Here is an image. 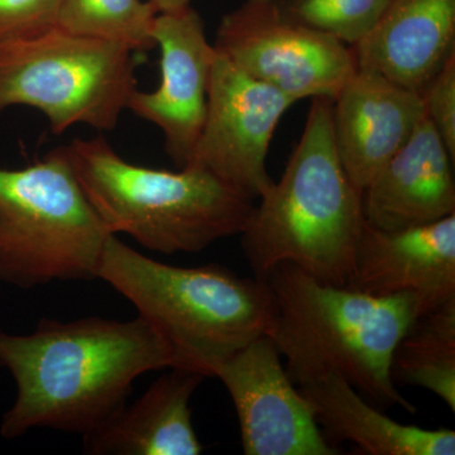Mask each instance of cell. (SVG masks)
<instances>
[{
    "mask_svg": "<svg viewBox=\"0 0 455 455\" xmlns=\"http://www.w3.org/2000/svg\"><path fill=\"white\" fill-rule=\"evenodd\" d=\"M0 367L16 379V403L0 434L35 427L84 435L127 403L140 376L172 367L169 347L142 317L41 319L32 334L0 331Z\"/></svg>",
    "mask_w": 455,
    "mask_h": 455,
    "instance_id": "6da1fadb",
    "label": "cell"
},
{
    "mask_svg": "<svg viewBox=\"0 0 455 455\" xmlns=\"http://www.w3.org/2000/svg\"><path fill=\"white\" fill-rule=\"evenodd\" d=\"M241 233L254 277L290 263L323 283L349 286L362 227V193L341 166L331 99H313L301 139L278 182Z\"/></svg>",
    "mask_w": 455,
    "mask_h": 455,
    "instance_id": "7a4b0ae2",
    "label": "cell"
},
{
    "mask_svg": "<svg viewBox=\"0 0 455 455\" xmlns=\"http://www.w3.org/2000/svg\"><path fill=\"white\" fill-rule=\"evenodd\" d=\"M98 278L128 299L169 347L172 367L214 377L236 350L271 333L275 305L266 280L223 266L178 267L110 235Z\"/></svg>",
    "mask_w": 455,
    "mask_h": 455,
    "instance_id": "3957f363",
    "label": "cell"
},
{
    "mask_svg": "<svg viewBox=\"0 0 455 455\" xmlns=\"http://www.w3.org/2000/svg\"><path fill=\"white\" fill-rule=\"evenodd\" d=\"M265 280L275 305L269 335L289 374L329 368L377 405L414 414L392 377L395 349L420 317L412 296L371 295L323 283L290 263Z\"/></svg>",
    "mask_w": 455,
    "mask_h": 455,
    "instance_id": "277c9868",
    "label": "cell"
},
{
    "mask_svg": "<svg viewBox=\"0 0 455 455\" xmlns=\"http://www.w3.org/2000/svg\"><path fill=\"white\" fill-rule=\"evenodd\" d=\"M60 149L108 230L155 252H202L241 235L253 211L254 200L202 167L128 163L104 137L74 140Z\"/></svg>",
    "mask_w": 455,
    "mask_h": 455,
    "instance_id": "5b68a950",
    "label": "cell"
},
{
    "mask_svg": "<svg viewBox=\"0 0 455 455\" xmlns=\"http://www.w3.org/2000/svg\"><path fill=\"white\" fill-rule=\"evenodd\" d=\"M110 235L60 147L25 169H0V283L97 280Z\"/></svg>",
    "mask_w": 455,
    "mask_h": 455,
    "instance_id": "8992f818",
    "label": "cell"
},
{
    "mask_svg": "<svg viewBox=\"0 0 455 455\" xmlns=\"http://www.w3.org/2000/svg\"><path fill=\"white\" fill-rule=\"evenodd\" d=\"M134 51L56 28L0 47V113L40 110L56 136L84 124L112 131L137 86Z\"/></svg>",
    "mask_w": 455,
    "mask_h": 455,
    "instance_id": "52a82bcc",
    "label": "cell"
},
{
    "mask_svg": "<svg viewBox=\"0 0 455 455\" xmlns=\"http://www.w3.org/2000/svg\"><path fill=\"white\" fill-rule=\"evenodd\" d=\"M212 44L230 64L295 103L333 100L357 70L352 47L295 20L281 0H243L221 18Z\"/></svg>",
    "mask_w": 455,
    "mask_h": 455,
    "instance_id": "ba28073f",
    "label": "cell"
},
{
    "mask_svg": "<svg viewBox=\"0 0 455 455\" xmlns=\"http://www.w3.org/2000/svg\"><path fill=\"white\" fill-rule=\"evenodd\" d=\"M293 104L280 90L253 79L218 53L202 133L188 164L259 199L274 184L267 170L272 137Z\"/></svg>",
    "mask_w": 455,
    "mask_h": 455,
    "instance_id": "9c48e42d",
    "label": "cell"
},
{
    "mask_svg": "<svg viewBox=\"0 0 455 455\" xmlns=\"http://www.w3.org/2000/svg\"><path fill=\"white\" fill-rule=\"evenodd\" d=\"M271 335L236 350L215 371L235 403L247 455H335L313 407L292 381Z\"/></svg>",
    "mask_w": 455,
    "mask_h": 455,
    "instance_id": "30bf717a",
    "label": "cell"
},
{
    "mask_svg": "<svg viewBox=\"0 0 455 455\" xmlns=\"http://www.w3.org/2000/svg\"><path fill=\"white\" fill-rule=\"evenodd\" d=\"M152 37L160 49V84L152 92L134 90L127 110L160 128L167 156L182 169L202 133L218 52L193 7L157 14Z\"/></svg>",
    "mask_w": 455,
    "mask_h": 455,
    "instance_id": "8fae6325",
    "label": "cell"
},
{
    "mask_svg": "<svg viewBox=\"0 0 455 455\" xmlns=\"http://www.w3.org/2000/svg\"><path fill=\"white\" fill-rule=\"evenodd\" d=\"M349 287L371 295H409L420 316L455 299V214L400 230L364 220Z\"/></svg>",
    "mask_w": 455,
    "mask_h": 455,
    "instance_id": "7c38bea8",
    "label": "cell"
},
{
    "mask_svg": "<svg viewBox=\"0 0 455 455\" xmlns=\"http://www.w3.org/2000/svg\"><path fill=\"white\" fill-rule=\"evenodd\" d=\"M424 116L421 95L382 75L357 68L347 80L331 100V127L341 166L361 193Z\"/></svg>",
    "mask_w": 455,
    "mask_h": 455,
    "instance_id": "4fadbf2b",
    "label": "cell"
},
{
    "mask_svg": "<svg viewBox=\"0 0 455 455\" xmlns=\"http://www.w3.org/2000/svg\"><path fill=\"white\" fill-rule=\"evenodd\" d=\"M454 161L425 118L362 193L366 223L377 229L425 226L455 214Z\"/></svg>",
    "mask_w": 455,
    "mask_h": 455,
    "instance_id": "5bb4252c",
    "label": "cell"
},
{
    "mask_svg": "<svg viewBox=\"0 0 455 455\" xmlns=\"http://www.w3.org/2000/svg\"><path fill=\"white\" fill-rule=\"evenodd\" d=\"M352 51L357 68L421 95L455 56V0H390Z\"/></svg>",
    "mask_w": 455,
    "mask_h": 455,
    "instance_id": "9a60e30c",
    "label": "cell"
},
{
    "mask_svg": "<svg viewBox=\"0 0 455 455\" xmlns=\"http://www.w3.org/2000/svg\"><path fill=\"white\" fill-rule=\"evenodd\" d=\"M290 377L309 401L320 429L331 443L349 442L371 455L455 454L453 430L398 423L371 405L335 371L316 368Z\"/></svg>",
    "mask_w": 455,
    "mask_h": 455,
    "instance_id": "2e32d148",
    "label": "cell"
},
{
    "mask_svg": "<svg viewBox=\"0 0 455 455\" xmlns=\"http://www.w3.org/2000/svg\"><path fill=\"white\" fill-rule=\"evenodd\" d=\"M202 374L169 368L136 403L119 407L84 434L92 455H199L203 447L191 421L190 400Z\"/></svg>",
    "mask_w": 455,
    "mask_h": 455,
    "instance_id": "e0dca14e",
    "label": "cell"
},
{
    "mask_svg": "<svg viewBox=\"0 0 455 455\" xmlns=\"http://www.w3.org/2000/svg\"><path fill=\"white\" fill-rule=\"evenodd\" d=\"M392 377L433 392L455 411V299L415 320L395 349Z\"/></svg>",
    "mask_w": 455,
    "mask_h": 455,
    "instance_id": "ac0fdd59",
    "label": "cell"
},
{
    "mask_svg": "<svg viewBox=\"0 0 455 455\" xmlns=\"http://www.w3.org/2000/svg\"><path fill=\"white\" fill-rule=\"evenodd\" d=\"M157 14L149 0H62L57 28L142 52L156 46Z\"/></svg>",
    "mask_w": 455,
    "mask_h": 455,
    "instance_id": "d6986e66",
    "label": "cell"
},
{
    "mask_svg": "<svg viewBox=\"0 0 455 455\" xmlns=\"http://www.w3.org/2000/svg\"><path fill=\"white\" fill-rule=\"evenodd\" d=\"M287 13L347 46L372 31L390 0H281Z\"/></svg>",
    "mask_w": 455,
    "mask_h": 455,
    "instance_id": "ffe728a7",
    "label": "cell"
},
{
    "mask_svg": "<svg viewBox=\"0 0 455 455\" xmlns=\"http://www.w3.org/2000/svg\"><path fill=\"white\" fill-rule=\"evenodd\" d=\"M62 0H0V47L32 40L57 27Z\"/></svg>",
    "mask_w": 455,
    "mask_h": 455,
    "instance_id": "44dd1931",
    "label": "cell"
},
{
    "mask_svg": "<svg viewBox=\"0 0 455 455\" xmlns=\"http://www.w3.org/2000/svg\"><path fill=\"white\" fill-rule=\"evenodd\" d=\"M425 118L455 160V56L444 65L421 92Z\"/></svg>",
    "mask_w": 455,
    "mask_h": 455,
    "instance_id": "7402d4cb",
    "label": "cell"
},
{
    "mask_svg": "<svg viewBox=\"0 0 455 455\" xmlns=\"http://www.w3.org/2000/svg\"><path fill=\"white\" fill-rule=\"evenodd\" d=\"M156 12L161 13H173L191 7L193 0H149Z\"/></svg>",
    "mask_w": 455,
    "mask_h": 455,
    "instance_id": "603a6c76",
    "label": "cell"
}]
</instances>
